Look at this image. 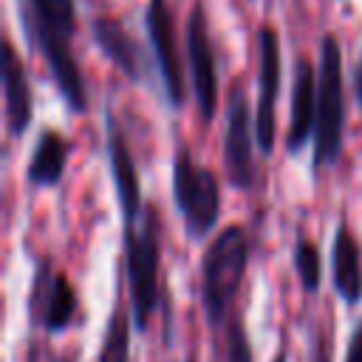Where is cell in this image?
<instances>
[{
  "label": "cell",
  "mask_w": 362,
  "mask_h": 362,
  "mask_svg": "<svg viewBox=\"0 0 362 362\" xmlns=\"http://www.w3.org/2000/svg\"><path fill=\"white\" fill-rule=\"evenodd\" d=\"M249 232L240 223L223 226L201 257V308L212 328L226 322V314L240 291L249 263Z\"/></svg>",
  "instance_id": "2"
},
{
  "label": "cell",
  "mask_w": 362,
  "mask_h": 362,
  "mask_svg": "<svg viewBox=\"0 0 362 362\" xmlns=\"http://www.w3.org/2000/svg\"><path fill=\"white\" fill-rule=\"evenodd\" d=\"M345 362H362V325H356L354 334H351V342H348V351H345Z\"/></svg>",
  "instance_id": "20"
},
{
  "label": "cell",
  "mask_w": 362,
  "mask_h": 362,
  "mask_svg": "<svg viewBox=\"0 0 362 362\" xmlns=\"http://www.w3.org/2000/svg\"><path fill=\"white\" fill-rule=\"evenodd\" d=\"M345 144V82L342 45L334 34L320 40L317 59V124H314V170L334 167Z\"/></svg>",
  "instance_id": "4"
},
{
  "label": "cell",
  "mask_w": 362,
  "mask_h": 362,
  "mask_svg": "<svg viewBox=\"0 0 362 362\" xmlns=\"http://www.w3.org/2000/svg\"><path fill=\"white\" fill-rule=\"evenodd\" d=\"M130 325H133V317H127L122 297H119L110 311L107 328H105L99 362H130Z\"/></svg>",
  "instance_id": "17"
},
{
  "label": "cell",
  "mask_w": 362,
  "mask_h": 362,
  "mask_svg": "<svg viewBox=\"0 0 362 362\" xmlns=\"http://www.w3.org/2000/svg\"><path fill=\"white\" fill-rule=\"evenodd\" d=\"M331 283L337 297L345 305H356L362 300V252L348 229V223H339L334 232L331 246Z\"/></svg>",
  "instance_id": "15"
},
{
  "label": "cell",
  "mask_w": 362,
  "mask_h": 362,
  "mask_svg": "<svg viewBox=\"0 0 362 362\" xmlns=\"http://www.w3.org/2000/svg\"><path fill=\"white\" fill-rule=\"evenodd\" d=\"M226 362H255L249 334L240 317H232L226 325Z\"/></svg>",
  "instance_id": "19"
},
{
  "label": "cell",
  "mask_w": 362,
  "mask_h": 362,
  "mask_svg": "<svg viewBox=\"0 0 362 362\" xmlns=\"http://www.w3.org/2000/svg\"><path fill=\"white\" fill-rule=\"evenodd\" d=\"M3 99H6V130L11 139H20L34 116V96L25 65L11 42L3 48Z\"/></svg>",
  "instance_id": "14"
},
{
  "label": "cell",
  "mask_w": 362,
  "mask_h": 362,
  "mask_svg": "<svg viewBox=\"0 0 362 362\" xmlns=\"http://www.w3.org/2000/svg\"><path fill=\"white\" fill-rule=\"evenodd\" d=\"M147 37L153 45V65L158 71L164 96L170 107H181L187 102V85H184V71H181V57H178V42H175V23L167 0H150L147 14H144Z\"/></svg>",
  "instance_id": "8"
},
{
  "label": "cell",
  "mask_w": 362,
  "mask_h": 362,
  "mask_svg": "<svg viewBox=\"0 0 362 362\" xmlns=\"http://www.w3.org/2000/svg\"><path fill=\"white\" fill-rule=\"evenodd\" d=\"M255 136V119L249 116V102L240 85L232 88L226 102V130H223V170L226 181L235 189H252L255 187V153L252 144Z\"/></svg>",
  "instance_id": "7"
},
{
  "label": "cell",
  "mask_w": 362,
  "mask_h": 362,
  "mask_svg": "<svg viewBox=\"0 0 362 362\" xmlns=\"http://www.w3.org/2000/svg\"><path fill=\"white\" fill-rule=\"evenodd\" d=\"M105 139H107L110 175H113V189H116V201H119V209H122V221H124V226L139 223V218L144 212L139 170H136L130 144H127V139H124L113 110L105 113Z\"/></svg>",
  "instance_id": "11"
},
{
  "label": "cell",
  "mask_w": 362,
  "mask_h": 362,
  "mask_svg": "<svg viewBox=\"0 0 362 362\" xmlns=\"http://www.w3.org/2000/svg\"><path fill=\"white\" fill-rule=\"evenodd\" d=\"M161 215L144 204L139 223L124 226V280L130 297V317L136 331H147L158 305V266H161Z\"/></svg>",
  "instance_id": "3"
},
{
  "label": "cell",
  "mask_w": 362,
  "mask_h": 362,
  "mask_svg": "<svg viewBox=\"0 0 362 362\" xmlns=\"http://www.w3.org/2000/svg\"><path fill=\"white\" fill-rule=\"evenodd\" d=\"M257 54H260V71H257V107H255V136L257 150L263 156H272L274 150V110H277V93H280V37L272 25H263L257 31Z\"/></svg>",
  "instance_id": "10"
},
{
  "label": "cell",
  "mask_w": 362,
  "mask_h": 362,
  "mask_svg": "<svg viewBox=\"0 0 362 362\" xmlns=\"http://www.w3.org/2000/svg\"><path fill=\"white\" fill-rule=\"evenodd\" d=\"M79 311V297L68 274L57 272L48 260L37 263L31 297H28V320L45 334H62L74 325Z\"/></svg>",
  "instance_id": "6"
},
{
  "label": "cell",
  "mask_w": 362,
  "mask_h": 362,
  "mask_svg": "<svg viewBox=\"0 0 362 362\" xmlns=\"http://www.w3.org/2000/svg\"><path fill=\"white\" fill-rule=\"evenodd\" d=\"M68 141L62 133L57 130H42L34 150H31V158H28V167H25V178L31 187H57L65 175V164H68Z\"/></svg>",
  "instance_id": "16"
},
{
  "label": "cell",
  "mask_w": 362,
  "mask_h": 362,
  "mask_svg": "<svg viewBox=\"0 0 362 362\" xmlns=\"http://www.w3.org/2000/svg\"><path fill=\"white\" fill-rule=\"evenodd\" d=\"M20 20L31 42L40 48L65 105L74 113H85L88 90H85L79 62L71 51V40L76 31L74 0H25V8H20Z\"/></svg>",
  "instance_id": "1"
},
{
  "label": "cell",
  "mask_w": 362,
  "mask_h": 362,
  "mask_svg": "<svg viewBox=\"0 0 362 362\" xmlns=\"http://www.w3.org/2000/svg\"><path fill=\"white\" fill-rule=\"evenodd\" d=\"M90 34L99 51L130 79V82H147L150 79V59L141 51V45L130 37V31L116 17H93Z\"/></svg>",
  "instance_id": "12"
},
{
  "label": "cell",
  "mask_w": 362,
  "mask_h": 362,
  "mask_svg": "<svg viewBox=\"0 0 362 362\" xmlns=\"http://www.w3.org/2000/svg\"><path fill=\"white\" fill-rule=\"evenodd\" d=\"M59 362H71V359H59Z\"/></svg>",
  "instance_id": "23"
},
{
  "label": "cell",
  "mask_w": 362,
  "mask_h": 362,
  "mask_svg": "<svg viewBox=\"0 0 362 362\" xmlns=\"http://www.w3.org/2000/svg\"><path fill=\"white\" fill-rule=\"evenodd\" d=\"M272 362H286V348H280V351H277V356H274Z\"/></svg>",
  "instance_id": "22"
},
{
  "label": "cell",
  "mask_w": 362,
  "mask_h": 362,
  "mask_svg": "<svg viewBox=\"0 0 362 362\" xmlns=\"http://www.w3.org/2000/svg\"><path fill=\"white\" fill-rule=\"evenodd\" d=\"M314 124H317V71L305 57H300L294 65L291 116L286 136V147L291 156H297L314 139Z\"/></svg>",
  "instance_id": "13"
},
{
  "label": "cell",
  "mask_w": 362,
  "mask_h": 362,
  "mask_svg": "<svg viewBox=\"0 0 362 362\" xmlns=\"http://www.w3.org/2000/svg\"><path fill=\"white\" fill-rule=\"evenodd\" d=\"M187 57H189V76H192L198 113L204 124H209L218 107V68H215V48H212L206 11L201 0L192 6L187 17Z\"/></svg>",
  "instance_id": "9"
},
{
  "label": "cell",
  "mask_w": 362,
  "mask_h": 362,
  "mask_svg": "<svg viewBox=\"0 0 362 362\" xmlns=\"http://www.w3.org/2000/svg\"><path fill=\"white\" fill-rule=\"evenodd\" d=\"M291 260H294V272H297V277H300L303 291L317 294V291H320V283H322V255H320V246H317L314 240H308V238L300 235V238L294 240V255H291Z\"/></svg>",
  "instance_id": "18"
},
{
  "label": "cell",
  "mask_w": 362,
  "mask_h": 362,
  "mask_svg": "<svg viewBox=\"0 0 362 362\" xmlns=\"http://www.w3.org/2000/svg\"><path fill=\"white\" fill-rule=\"evenodd\" d=\"M173 201L189 240H204L221 218V181L209 167H198L187 144L173 156Z\"/></svg>",
  "instance_id": "5"
},
{
  "label": "cell",
  "mask_w": 362,
  "mask_h": 362,
  "mask_svg": "<svg viewBox=\"0 0 362 362\" xmlns=\"http://www.w3.org/2000/svg\"><path fill=\"white\" fill-rule=\"evenodd\" d=\"M354 96H356V102L362 107V57H359V62L354 68Z\"/></svg>",
  "instance_id": "21"
}]
</instances>
